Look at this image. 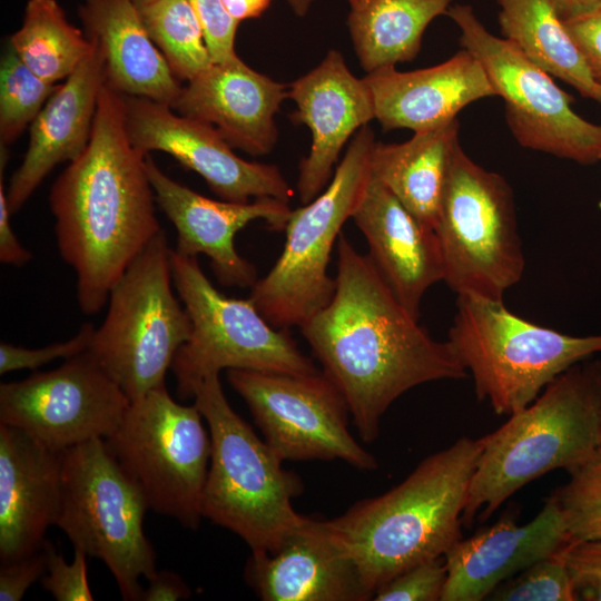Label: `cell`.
I'll return each mask as SVG.
<instances>
[{
  "mask_svg": "<svg viewBox=\"0 0 601 601\" xmlns=\"http://www.w3.org/2000/svg\"><path fill=\"white\" fill-rule=\"evenodd\" d=\"M140 601H179L187 600L191 590L180 575L168 570H156L147 578Z\"/></svg>",
  "mask_w": 601,
  "mask_h": 601,
  "instance_id": "43",
  "label": "cell"
},
{
  "mask_svg": "<svg viewBox=\"0 0 601 601\" xmlns=\"http://www.w3.org/2000/svg\"><path fill=\"white\" fill-rule=\"evenodd\" d=\"M462 521L489 519L528 483L556 469L568 472L601 444L597 403L583 365L554 378L526 407L481 437Z\"/></svg>",
  "mask_w": 601,
  "mask_h": 601,
  "instance_id": "4",
  "label": "cell"
},
{
  "mask_svg": "<svg viewBox=\"0 0 601 601\" xmlns=\"http://www.w3.org/2000/svg\"><path fill=\"white\" fill-rule=\"evenodd\" d=\"M156 0H132V2L137 6L138 9L154 2Z\"/></svg>",
  "mask_w": 601,
  "mask_h": 601,
  "instance_id": "48",
  "label": "cell"
},
{
  "mask_svg": "<svg viewBox=\"0 0 601 601\" xmlns=\"http://www.w3.org/2000/svg\"><path fill=\"white\" fill-rule=\"evenodd\" d=\"M329 303L300 325L323 373L344 395L366 443L394 401L434 381L467 376L447 342L435 341L398 302L372 259L341 233Z\"/></svg>",
  "mask_w": 601,
  "mask_h": 601,
  "instance_id": "1",
  "label": "cell"
},
{
  "mask_svg": "<svg viewBox=\"0 0 601 601\" xmlns=\"http://www.w3.org/2000/svg\"><path fill=\"white\" fill-rule=\"evenodd\" d=\"M453 0H364L347 19L359 63L372 72L413 60L427 26L446 14Z\"/></svg>",
  "mask_w": 601,
  "mask_h": 601,
  "instance_id": "29",
  "label": "cell"
},
{
  "mask_svg": "<svg viewBox=\"0 0 601 601\" xmlns=\"http://www.w3.org/2000/svg\"><path fill=\"white\" fill-rule=\"evenodd\" d=\"M30 70L7 43L0 63V146L7 147L32 124L57 89Z\"/></svg>",
  "mask_w": 601,
  "mask_h": 601,
  "instance_id": "32",
  "label": "cell"
},
{
  "mask_svg": "<svg viewBox=\"0 0 601 601\" xmlns=\"http://www.w3.org/2000/svg\"><path fill=\"white\" fill-rule=\"evenodd\" d=\"M447 343L496 414L530 405L559 375L601 353V335L572 336L531 323L503 299L457 295Z\"/></svg>",
  "mask_w": 601,
  "mask_h": 601,
  "instance_id": "6",
  "label": "cell"
},
{
  "mask_svg": "<svg viewBox=\"0 0 601 601\" xmlns=\"http://www.w3.org/2000/svg\"><path fill=\"white\" fill-rule=\"evenodd\" d=\"M375 142L367 125L357 130L326 189L292 210L284 249L249 296L273 326H300L332 299L336 282L327 273L331 253L371 177Z\"/></svg>",
  "mask_w": 601,
  "mask_h": 601,
  "instance_id": "9",
  "label": "cell"
},
{
  "mask_svg": "<svg viewBox=\"0 0 601 601\" xmlns=\"http://www.w3.org/2000/svg\"><path fill=\"white\" fill-rule=\"evenodd\" d=\"M583 367L593 390L601 432V359L584 363Z\"/></svg>",
  "mask_w": 601,
  "mask_h": 601,
  "instance_id": "46",
  "label": "cell"
},
{
  "mask_svg": "<svg viewBox=\"0 0 601 601\" xmlns=\"http://www.w3.org/2000/svg\"><path fill=\"white\" fill-rule=\"evenodd\" d=\"M60 501L61 453L0 424V563L42 546Z\"/></svg>",
  "mask_w": 601,
  "mask_h": 601,
  "instance_id": "24",
  "label": "cell"
},
{
  "mask_svg": "<svg viewBox=\"0 0 601 601\" xmlns=\"http://www.w3.org/2000/svg\"><path fill=\"white\" fill-rule=\"evenodd\" d=\"M563 548L502 582L487 599L499 601L578 600L563 555Z\"/></svg>",
  "mask_w": 601,
  "mask_h": 601,
  "instance_id": "34",
  "label": "cell"
},
{
  "mask_svg": "<svg viewBox=\"0 0 601 601\" xmlns=\"http://www.w3.org/2000/svg\"><path fill=\"white\" fill-rule=\"evenodd\" d=\"M228 12L238 22L262 16L272 0H221Z\"/></svg>",
  "mask_w": 601,
  "mask_h": 601,
  "instance_id": "45",
  "label": "cell"
},
{
  "mask_svg": "<svg viewBox=\"0 0 601 601\" xmlns=\"http://www.w3.org/2000/svg\"><path fill=\"white\" fill-rule=\"evenodd\" d=\"M208 426L211 452L201 514L237 534L252 552H273L305 520L293 506L300 479L228 403L219 374L189 390Z\"/></svg>",
  "mask_w": 601,
  "mask_h": 601,
  "instance_id": "5",
  "label": "cell"
},
{
  "mask_svg": "<svg viewBox=\"0 0 601 601\" xmlns=\"http://www.w3.org/2000/svg\"><path fill=\"white\" fill-rule=\"evenodd\" d=\"M563 22L590 16L601 9V0H550Z\"/></svg>",
  "mask_w": 601,
  "mask_h": 601,
  "instance_id": "44",
  "label": "cell"
},
{
  "mask_svg": "<svg viewBox=\"0 0 601 601\" xmlns=\"http://www.w3.org/2000/svg\"><path fill=\"white\" fill-rule=\"evenodd\" d=\"M447 578L444 556L421 562L378 588L375 601H437Z\"/></svg>",
  "mask_w": 601,
  "mask_h": 601,
  "instance_id": "35",
  "label": "cell"
},
{
  "mask_svg": "<svg viewBox=\"0 0 601 601\" xmlns=\"http://www.w3.org/2000/svg\"><path fill=\"white\" fill-rule=\"evenodd\" d=\"M124 100L126 129L135 148L144 155H170L201 176L223 200L247 203L274 197L288 201L293 196L276 166L238 157L211 125L151 99L124 95Z\"/></svg>",
  "mask_w": 601,
  "mask_h": 601,
  "instance_id": "16",
  "label": "cell"
},
{
  "mask_svg": "<svg viewBox=\"0 0 601 601\" xmlns=\"http://www.w3.org/2000/svg\"><path fill=\"white\" fill-rule=\"evenodd\" d=\"M599 208L601 209V200L599 201Z\"/></svg>",
  "mask_w": 601,
  "mask_h": 601,
  "instance_id": "50",
  "label": "cell"
},
{
  "mask_svg": "<svg viewBox=\"0 0 601 601\" xmlns=\"http://www.w3.org/2000/svg\"><path fill=\"white\" fill-rule=\"evenodd\" d=\"M139 12L151 40L178 80L189 81L213 63L201 26L188 0H156Z\"/></svg>",
  "mask_w": 601,
  "mask_h": 601,
  "instance_id": "31",
  "label": "cell"
},
{
  "mask_svg": "<svg viewBox=\"0 0 601 601\" xmlns=\"http://www.w3.org/2000/svg\"><path fill=\"white\" fill-rule=\"evenodd\" d=\"M203 29L205 41L214 63L238 58L235 37L239 22L231 17L221 0H188Z\"/></svg>",
  "mask_w": 601,
  "mask_h": 601,
  "instance_id": "38",
  "label": "cell"
},
{
  "mask_svg": "<svg viewBox=\"0 0 601 601\" xmlns=\"http://www.w3.org/2000/svg\"><path fill=\"white\" fill-rule=\"evenodd\" d=\"M170 252L160 230L111 289L89 347L130 402L165 384L191 332L189 315L174 294Z\"/></svg>",
  "mask_w": 601,
  "mask_h": 601,
  "instance_id": "8",
  "label": "cell"
},
{
  "mask_svg": "<svg viewBox=\"0 0 601 601\" xmlns=\"http://www.w3.org/2000/svg\"><path fill=\"white\" fill-rule=\"evenodd\" d=\"M314 0H287L297 16H305Z\"/></svg>",
  "mask_w": 601,
  "mask_h": 601,
  "instance_id": "47",
  "label": "cell"
},
{
  "mask_svg": "<svg viewBox=\"0 0 601 601\" xmlns=\"http://www.w3.org/2000/svg\"><path fill=\"white\" fill-rule=\"evenodd\" d=\"M148 510L140 487L104 439L61 452V501L56 525L73 549L106 564L126 601H140L141 579L157 570L155 550L144 531Z\"/></svg>",
  "mask_w": 601,
  "mask_h": 601,
  "instance_id": "7",
  "label": "cell"
},
{
  "mask_svg": "<svg viewBox=\"0 0 601 601\" xmlns=\"http://www.w3.org/2000/svg\"><path fill=\"white\" fill-rule=\"evenodd\" d=\"M85 33L99 47L106 82L125 96L170 106L181 85L151 40L132 0H85Z\"/></svg>",
  "mask_w": 601,
  "mask_h": 601,
  "instance_id": "26",
  "label": "cell"
},
{
  "mask_svg": "<svg viewBox=\"0 0 601 601\" xmlns=\"http://www.w3.org/2000/svg\"><path fill=\"white\" fill-rule=\"evenodd\" d=\"M95 327L83 324L71 338L40 348H26L7 342L0 343V374L18 370H37L55 359H68L89 349Z\"/></svg>",
  "mask_w": 601,
  "mask_h": 601,
  "instance_id": "37",
  "label": "cell"
},
{
  "mask_svg": "<svg viewBox=\"0 0 601 601\" xmlns=\"http://www.w3.org/2000/svg\"><path fill=\"white\" fill-rule=\"evenodd\" d=\"M296 105L293 119L312 132L311 150L300 164L297 190L303 204L318 196L332 179L333 167L352 135L375 118L365 79L356 78L337 50L289 85Z\"/></svg>",
  "mask_w": 601,
  "mask_h": 601,
  "instance_id": "19",
  "label": "cell"
},
{
  "mask_svg": "<svg viewBox=\"0 0 601 601\" xmlns=\"http://www.w3.org/2000/svg\"><path fill=\"white\" fill-rule=\"evenodd\" d=\"M459 121L414 132L401 144L375 142L371 174L426 227L434 230L456 146Z\"/></svg>",
  "mask_w": 601,
  "mask_h": 601,
  "instance_id": "27",
  "label": "cell"
},
{
  "mask_svg": "<svg viewBox=\"0 0 601 601\" xmlns=\"http://www.w3.org/2000/svg\"><path fill=\"white\" fill-rule=\"evenodd\" d=\"M364 79L384 130H428L456 119L467 105L496 96L482 65L463 48L430 68L403 72L386 67Z\"/></svg>",
  "mask_w": 601,
  "mask_h": 601,
  "instance_id": "25",
  "label": "cell"
},
{
  "mask_svg": "<svg viewBox=\"0 0 601 601\" xmlns=\"http://www.w3.org/2000/svg\"><path fill=\"white\" fill-rule=\"evenodd\" d=\"M446 14L460 29L462 48L477 59L504 100L508 126L521 146L582 165L601 159V125L579 116L573 97L551 75L491 33L470 4H452Z\"/></svg>",
  "mask_w": 601,
  "mask_h": 601,
  "instance_id": "13",
  "label": "cell"
},
{
  "mask_svg": "<svg viewBox=\"0 0 601 601\" xmlns=\"http://www.w3.org/2000/svg\"><path fill=\"white\" fill-rule=\"evenodd\" d=\"M198 407L174 401L166 384L131 401L117 430L105 439L149 509L195 530L211 442Z\"/></svg>",
  "mask_w": 601,
  "mask_h": 601,
  "instance_id": "12",
  "label": "cell"
},
{
  "mask_svg": "<svg viewBox=\"0 0 601 601\" xmlns=\"http://www.w3.org/2000/svg\"><path fill=\"white\" fill-rule=\"evenodd\" d=\"M496 3L504 39L542 70L601 105V86L592 78L550 0H496Z\"/></svg>",
  "mask_w": 601,
  "mask_h": 601,
  "instance_id": "28",
  "label": "cell"
},
{
  "mask_svg": "<svg viewBox=\"0 0 601 601\" xmlns=\"http://www.w3.org/2000/svg\"><path fill=\"white\" fill-rule=\"evenodd\" d=\"M90 40V39H89ZM76 70L58 85L29 126V144L7 190L11 214L19 211L59 164L75 160L89 144L100 91L106 82L105 61L96 42Z\"/></svg>",
  "mask_w": 601,
  "mask_h": 601,
  "instance_id": "23",
  "label": "cell"
},
{
  "mask_svg": "<svg viewBox=\"0 0 601 601\" xmlns=\"http://www.w3.org/2000/svg\"><path fill=\"white\" fill-rule=\"evenodd\" d=\"M592 78L601 86V9L590 16L564 22Z\"/></svg>",
  "mask_w": 601,
  "mask_h": 601,
  "instance_id": "41",
  "label": "cell"
},
{
  "mask_svg": "<svg viewBox=\"0 0 601 601\" xmlns=\"http://www.w3.org/2000/svg\"><path fill=\"white\" fill-rule=\"evenodd\" d=\"M146 169L156 203L177 230L174 250L186 257L205 255L224 286H253L256 267L236 250L235 236L256 219L265 220L273 230L285 229L292 214L288 201L262 197L236 203L205 197L167 176L149 154Z\"/></svg>",
  "mask_w": 601,
  "mask_h": 601,
  "instance_id": "17",
  "label": "cell"
},
{
  "mask_svg": "<svg viewBox=\"0 0 601 601\" xmlns=\"http://www.w3.org/2000/svg\"><path fill=\"white\" fill-rule=\"evenodd\" d=\"M170 262L175 289L191 323L190 335L170 368L180 398H188L196 382L221 370L289 374L319 371L286 328L273 326L250 298H230L218 292L197 257L171 249Z\"/></svg>",
  "mask_w": 601,
  "mask_h": 601,
  "instance_id": "11",
  "label": "cell"
},
{
  "mask_svg": "<svg viewBox=\"0 0 601 601\" xmlns=\"http://www.w3.org/2000/svg\"><path fill=\"white\" fill-rule=\"evenodd\" d=\"M347 1L349 3L351 8H353V7H356L357 4H359L364 0H347Z\"/></svg>",
  "mask_w": 601,
  "mask_h": 601,
  "instance_id": "49",
  "label": "cell"
},
{
  "mask_svg": "<svg viewBox=\"0 0 601 601\" xmlns=\"http://www.w3.org/2000/svg\"><path fill=\"white\" fill-rule=\"evenodd\" d=\"M0 260L12 266H23L32 254L18 240L10 223V208L3 185V168L8 160L7 147L0 148Z\"/></svg>",
  "mask_w": 601,
  "mask_h": 601,
  "instance_id": "42",
  "label": "cell"
},
{
  "mask_svg": "<svg viewBox=\"0 0 601 601\" xmlns=\"http://www.w3.org/2000/svg\"><path fill=\"white\" fill-rule=\"evenodd\" d=\"M569 481L552 494L572 540L601 541V450L569 471Z\"/></svg>",
  "mask_w": 601,
  "mask_h": 601,
  "instance_id": "33",
  "label": "cell"
},
{
  "mask_svg": "<svg viewBox=\"0 0 601 601\" xmlns=\"http://www.w3.org/2000/svg\"><path fill=\"white\" fill-rule=\"evenodd\" d=\"M563 555L578 600L601 601V541L571 540Z\"/></svg>",
  "mask_w": 601,
  "mask_h": 601,
  "instance_id": "39",
  "label": "cell"
},
{
  "mask_svg": "<svg viewBox=\"0 0 601 601\" xmlns=\"http://www.w3.org/2000/svg\"><path fill=\"white\" fill-rule=\"evenodd\" d=\"M9 43L30 70L50 83L68 78L91 48L56 0H29Z\"/></svg>",
  "mask_w": 601,
  "mask_h": 601,
  "instance_id": "30",
  "label": "cell"
},
{
  "mask_svg": "<svg viewBox=\"0 0 601 601\" xmlns=\"http://www.w3.org/2000/svg\"><path fill=\"white\" fill-rule=\"evenodd\" d=\"M47 551L46 571L41 577V585L57 601H92L87 575L88 556L79 549H73V559L68 563L62 553L45 541Z\"/></svg>",
  "mask_w": 601,
  "mask_h": 601,
  "instance_id": "36",
  "label": "cell"
},
{
  "mask_svg": "<svg viewBox=\"0 0 601 601\" xmlns=\"http://www.w3.org/2000/svg\"><path fill=\"white\" fill-rule=\"evenodd\" d=\"M146 156L126 129L124 95L105 82L86 149L49 194L61 258L76 274L82 313H99L130 264L162 230Z\"/></svg>",
  "mask_w": 601,
  "mask_h": 601,
  "instance_id": "2",
  "label": "cell"
},
{
  "mask_svg": "<svg viewBox=\"0 0 601 601\" xmlns=\"http://www.w3.org/2000/svg\"><path fill=\"white\" fill-rule=\"evenodd\" d=\"M377 272L407 312L418 319L426 290L444 278L435 231L424 226L372 176L352 215Z\"/></svg>",
  "mask_w": 601,
  "mask_h": 601,
  "instance_id": "22",
  "label": "cell"
},
{
  "mask_svg": "<svg viewBox=\"0 0 601 601\" xmlns=\"http://www.w3.org/2000/svg\"><path fill=\"white\" fill-rule=\"evenodd\" d=\"M245 581L264 601L373 599L328 521L306 516L273 552H252Z\"/></svg>",
  "mask_w": 601,
  "mask_h": 601,
  "instance_id": "18",
  "label": "cell"
},
{
  "mask_svg": "<svg viewBox=\"0 0 601 601\" xmlns=\"http://www.w3.org/2000/svg\"><path fill=\"white\" fill-rule=\"evenodd\" d=\"M129 404L89 349L55 370L0 384V424L23 431L57 453L107 439Z\"/></svg>",
  "mask_w": 601,
  "mask_h": 601,
  "instance_id": "15",
  "label": "cell"
},
{
  "mask_svg": "<svg viewBox=\"0 0 601 601\" xmlns=\"http://www.w3.org/2000/svg\"><path fill=\"white\" fill-rule=\"evenodd\" d=\"M481 451V437L461 436L425 457L398 485L327 520L373 597L401 572L444 556L462 539V514Z\"/></svg>",
  "mask_w": 601,
  "mask_h": 601,
  "instance_id": "3",
  "label": "cell"
},
{
  "mask_svg": "<svg viewBox=\"0 0 601 601\" xmlns=\"http://www.w3.org/2000/svg\"><path fill=\"white\" fill-rule=\"evenodd\" d=\"M227 380L283 462L339 459L358 470L377 469L376 459L349 433L347 402L323 371L228 370Z\"/></svg>",
  "mask_w": 601,
  "mask_h": 601,
  "instance_id": "14",
  "label": "cell"
},
{
  "mask_svg": "<svg viewBox=\"0 0 601 601\" xmlns=\"http://www.w3.org/2000/svg\"><path fill=\"white\" fill-rule=\"evenodd\" d=\"M551 495L534 519L519 524L505 514L490 528L459 540L444 555L447 578L442 601H482L505 580L571 541Z\"/></svg>",
  "mask_w": 601,
  "mask_h": 601,
  "instance_id": "20",
  "label": "cell"
},
{
  "mask_svg": "<svg viewBox=\"0 0 601 601\" xmlns=\"http://www.w3.org/2000/svg\"><path fill=\"white\" fill-rule=\"evenodd\" d=\"M287 87L248 67L239 57L211 63L187 81L170 107L215 127L231 147L268 154L277 140L275 115Z\"/></svg>",
  "mask_w": 601,
  "mask_h": 601,
  "instance_id": "21",
  "label": "cell"
},
{
  "mask_svg": "<svg viewBox=\"0 0 601 601\" xmlns=\"http://www.w3.org/2000/svg\"><path fill=\"white\" fill-rule=\"evenodd\" d=\"M443 280L457 295L503 299L525 260L513 191L499 174L474 162L459 144L434 227Z\"/></svg>",
  "mask_w": 601,
  "mask_h": 601,
  "instance_id": "10",
  "label": "cell"
},
{
  "mask_svg": "<svg viewBox=\"0 0 601 601\" xmlns=\"http://www.w3.org/2000/svg\"><path fill=\"white\" fill-rule=\"evenodd\" d=\"M47 551L45 542L36 552L23 558L1 563L0 601H19L28 589L41 579L46 571Z\"/></svg>",
  "mask_w": 601,
  "mask_h": 601,
  "instance_id": "40",
  "label": "cell"
}]
</instances>
